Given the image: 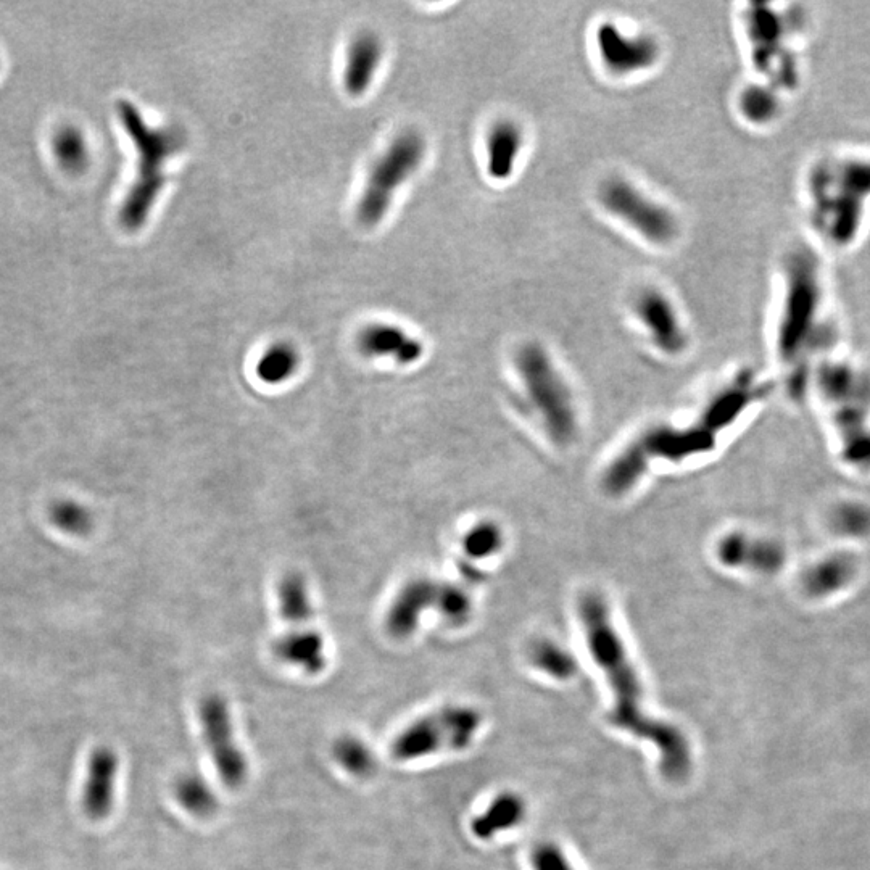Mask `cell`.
<instances>
[{
  "label": "cell",
  "mask_w": 870,
  "mask_h": 870,
  "mask_svg": "<svg viewBox=\"0 0 870 870\" xmlns=\"http://www.w3.org/2000/svg\"><path fill=\"white\" fill-rule=\"evenodd\" d=\"M716 558L725 568L774 574L785 563V551L772 540L732 532L717 542Z\"/></svg>",
  "instance_id": "8fae6325"
},
{
  "label": "cell",
  "mask_w": 870,
  "mask_h": 870,
  "mask_svg": "<svg viewBox=\"0 0 870 870\" xmlns=\"http://www.w3.org/2000/svg\"><path fill=\"white\" fill-rule=\"evenodd\" d=\"M532 666L556 680H568L577 674V661L571 651L547 638L532 643L527 651Z\"/></svg>",
  "instance_id": "44dd1931"
},
{
  "label": "cell",
  "mask_w": 870,
  "mask_h": 870,
  "mask_svg": "<svg viewBox=\"0 0 870 870\" xmlns=\"http://www.w3.org/2000/svg\"><path fill=\"white\" fill-rule=\"evenodd\" d=\"M300 352L289 342H276L266 348L257 363V376L268 386H281L299 371Z\"/></svg>",
  "instance_id": "ffe728a7"
},
{
  "label": "cell",
  "mask_w": 870,
  "mask_h": 870,
  "mask_svg": "<svg viewBox=\"0 0 870 870\" xmlns=\"http://www.w3.org/2000/svg\"><path fill=\"white\" fill-rule=\"evenodd\" d=\"M116 772L118 756L110 748H99L92 753L87 766L83 806L87 816L94 821H102L112 811Z\"/></svg>",
  "instance_id": "5bb4252c"
},
{
  "label": "cell",
  "mask_w": 870,
  "mask_h": 870,
  "mask_svg": "<svg viewBox=\"0 0 870 870\" xmlns=\"http://www.w3.org/2000/svg\"><path fill=\"white\" fill-rule=\"evenodd\" d=\"M481 724L482 716L477 709L445 706L406 725L392 742L390 753L397 761L408 763L440 751L466 750Z\"/></svg>",
  "instance_id": "277c9868"
},
{
  "label": "cell",
  "mask_w": 870,
  "mask_h": 870,
  "mask_svg": "<svg viewBox=\"0 0 870 870\" xmlns=\"http://www.w3.org/2000/svg\"><path fill=\"white\" fill-rule=\"evenodd\" d=\"M382 60V42L373 33H361L348 47L344 70L345 91L352 97H360L373 83Z\"/></svg>",
  "instance_id": "e0dca14e"
},
{
  "label": "cell",
  "mask_w": 870,
  "mask_h": 870,
  "mask_svg": "<svg viewBox=\"0 0 870 870\" xmlns=\"http://www.w3.org/2000/svg\"><path fill=\"white\" fill-rule=\"evenodd\" d=\"M595 46L603 67L616 76L650 70L661 57V47L653 36L626 33L611 21L598 26Z\"/></svg>",
  "instance_id": "9c48e42d"
},
{
  "label": "cell",
  "mask_w": 870,
  "mask_h": 870,
  "mask_svg": "<svg viewBox=\"0 0 870 870\" xmlns=\"http://www.w3.org/2000/svg\"><path fill=\"white\" fill-rule=\"evenodd\" d=\"M176 798L179 803L191 812L192 816L207 819L212 817L218 811V800H216L215 792L205 780L200 779L197 775H184L183 779H179L174 788Z\"/></svg>",
  "instance_id": "603a6c76"
},
{
  "label": "cell",
  "mask_w": 870,
  "mask_h": 870,
  "mask_svg": "<svg viewBox=\"0 0 870 870\" xmlns=\"http://www.w3.org/2000/svg\"><path fill=\"white\" fill-rule=\"evenodd\" d=\"M526 817V803L514 793H502L493 798L481 816L474 817L471 830L481 840H490L497 833L514 829Z\"/></svg>",
  "instance_id": "ac0fdd59"
},
{
  "label": "cell",
  "mask_w": 870,
  "mask_h": 870,
  "mask_svg": "<svg viewBox=\"0 0 870 870\" xmlns=\"http://www.w3.org/2000/svg\"><path fill=\"white\" fill-rule=\"evenodd\" d=\"M503 543H505V535L495 522H479L464 534V555L471 560H487L502 550Z\"/></svg>",
  "instance_id": "4316f807"
},
{
  "label": "cell",
  "mask_w": 870,
  "mask_h": 870,
  "mask_svg": "<svg viewBox=\"0 0 870 870\" xmlns=\"http://www.w3.org/2000/svg\"><path fill=\"white\" fill-rule=\"evenodd\" d=\"M577 616L590 656L600 667L613 693L609 721L618 729L647 740L659 753V769L671 782H682L692 771V748L684 732L647 713L642 680L624 638L614 624L608 601L587 592L577 601Z\"/></svg>",
  "instance_id": "6da1fadb"
},
{
  "label": "cell",
  "mask_w": 870,
  "mask_h": 870,
  "mask_svg": "<svg viewBox=\"0 0 870 870\" xmlns=\"http://www.w3.org/2000/svg\"><path fill=\"white\" fill-rule=\"evenodd\" d=\"M332 753H334L337 763L344 767L348 774L366 779L376 772L377 761L373 750L358 737H353V735L340 737L334 743Z\"/></svg>",
  "instance_id": "cb8c5ba5"
},
{
  "label": "cell",
  "mask_w": 870,
  "mask_h": 870,
  "mask_svg": "<svg viewBox=\"0 0 870 870\" xmlns=\"http://www.w3.org/2000/svg\"><path fill=\"white\" fill-rule=\"evenodd\" d=\"M358 350L368 358H392L400 366L418 363L424 345L394 324H369L358 334Z\"/></svg>",
  "instance_id": "4fadbf2b"
},
{
  "label": "cell",
  "mask_w": 870,
  "mask_h": 870,
  "mask_svg": "<svg viewBox=\"0 0 870 870\" xmlns=\"http://www.w3.org/2000/svg\"><path fill=\"white\" fill-rule=\"evenodd\" d=\"M120 116L126 133L131 136L139 152V170L131 187L121 221L128 229H139L149 218L158 195L166 184L165 165L184 147V137L176 128H150L131 102H121Z\"/></svg>",
  "instance_id": "7a4b0ae2"
},
{
  "label": "cell",
  "mask_w": 870,
  "mask_h": 870,
  "mask_svg": "<svg viewBox=\"0 0 870 870\" xmlns=\"http://www.w3.org/2000/svg\"><path fill=\"white\" fill-rule=\"evenodd\" d=\"M526 402L539 416L543 429L556 444L566 445L576 439L579 429L576 403L571 389L539 344H526L514 357Z\"/></svg>",
  "instance_id": "3957f363"
},
{
  "label": "cell",
  "mask_w": 870,
  "mask_h": 870,
  "mask_svg": "<svg viewBox=\"0 0 870 870\" xmlns=\"http://www.w3.org/2000/svg\"><path fill=\"white\" fill-rule=\"evenodd\" d=\"M426 142L415 131L400 134L369 171L363 195L357 207V220L365 228H374L389 212L398 187L416 173L423 162Z\"/></svg>",
  "instance_id": "5b68a950"
},
{
  "label": "cell",
  "mask_w": 870,
  "mask_h": 870,
  "mask_svg": "<svg viewBox=\"0 0 870 870\" xmlns=\"http://www.w3.org/2000/svg\"><path fill=\"white\" fill-rule=\"evenodd\" d=\"M743 115L754 123H764L775 113V99L763 87H750L740 100Z\"/></svg>",
  "instance_id": "f1b7e54d"
},
{
  "label": "cell",
  "mask_w": 870,
  "mask_h": 870,
  "mask_svg": "<svg viewBox=\"0 0 870 870\" xmlns=\"http://www.w3.org/2000/svg\"><path fill=\"white\" fill-rule=\"evenodd\" d=\"M199 719L203 742L220 779L232 790L244 787L249 780V759L237 742L231 711L223 696H203Z\"/></svg>",
  "instance_id": "52a82bcc"
},
{
  "label": "cell",
  "mask_w": 870,
  "mask_h": 870,
  "mask_svg": "<svg viewBox=\"0 0 870 870\" xmlns=\"http://www.w3.org/2000/svg\"><path fill=\"white\" fill-rule=\"evenodd\" d=\"M598 200L609 215L650 244H671L679 236L676 215L627 179L605 181L598 191Z\"/></svg>",
  "instance_id": "8992f818"
},
{
  "label": "cell",
  "mask_w": 870,
  "mask_h": 870,
  "mask_svg": "<svg viewBox=\"0 0 870 870\" xmlns=\"http://www.w3.org/2000/svg\"><path fill=\"white\" fill-rule=\"evenodd\" d=\"M434 609L445 621L453 626H461L471 618L473 601L458 585L439 582Z\"/></svg>",
  "instance_id": "83f0119b"
},
{
  "label": "cell",
  "mask_w": 870,
  "mask_h": 870,
  "mask_svg": "<svg viewBox=\"0 0 870 870\" xmlns=\"http://www.w3.org/2000/svg\"><path fill=\"white\" fill-rule=\"evenodd\" d=\"M437 585L432 579L408 582L392 601L386 614V627L392 637L403 640L415 634L423 614L434 609Z\"/></svg>",
  "instance_id": "7c38bea8"
},
{
  "label": "cell",
  "mask_w": 870,
  "mask_h": 870,
  "mask_svg": "<svg viewBox=\"0 0 870 870\" xmlns=\"http://www.w3.org/2000/svg\"><path fill=\"white\" fill-rule=\"evenodd\" d=\"M274 653L289 666L310 676H318L328 666V651L323 634L315 629L297 627L278 638Z\"/></svg>",
  "instance_id": "9a60e30c"
},
{
  "label": "cell",
  "mask_w": 870,
  "mask_h": 870,
  "mask_svg": "<svg viewBox=\"0 0 870 870\" xmlns=\"http://www.w3.org/2000/svg\"><path fill=\"white\" fill-rule=\"evenodd\" d=\"M816 279L796 255L790 268L785 307L779 329V350L785 360H792L803 350L808 329L816 315Z\"/></svg>",
  "instance_id": "ba28073f"
},
{
  "label": "cell",
  "mask_w": 870,
  "mask_h": 870,
  "mask_svg": "<svg viewBox=\"0 0 870 870\" xmlns=\"http://www.w3.org/2000/svg\"><path fill=\"white\" fill-rule=\"evenodd\" d=\"M54 154L63 171L83 173L89 165V144L83 131L73 125L58 129L54 136Z\"/></svg>",
  "instance_id": "7402d4cb"
},
{
  "label": "cell",
  "mask_w": 870,
  "mask_h": 870,
  "mask_svg": "<svg viewBox=\"0 0 870 870\" xmlns=\"http://www.w3.org/2000/svg\"><path fill=\"white\" fill-rule=\"evenodd\" d=\"M524 149V133L513 120L493 123L485 137L487 173L495 181H506L513 176Z\"/></svg>",
  "instance_id": "2e32d148"
},
{
  "label": "cell",
  "mask_w": 870,
  "mask_h": 870,
  "mask_svg": "<svg viewBox=\"0 0 870 870\" xmlns=\"http://www.w3.org/2000/svg\"><path fill=\"white\" fill-rule=\"evenodd\" d=\"M49 519L58 531L75 537H86L94 529V516L86 506L75 500H57L49 506Z\"/></svg>",
  "instance_id": "484cf974"
},
{
  "label": "cell",
  "mask_w": 870,
  "mask_h": 870,
  "mask_svg": "<svg viewBox=\"0 0 870 870\" xmlns=\"http://www.w3.org/2000/svg\"><path fill=\"white\" fill-rule=\"evenodd\" d=\"M278 605L282 619L289 622L294 629L307 626L313 619L315 608L310 587L302 574L289 572L282 577L278 585Z\"/></svg>",
  "instance_id": "d6986e66"
},
{
  "label": "cell",
  "mask_w": 870,
  "mask_h": 870,
  "mask_svg": "<svg viewBox=\"0 0 870 870\" xmlns=\"http://www.w3.org/2000/svg\"><path fill=\"white\" fill-rule=\"evenodd\" d=\"M635 316L647 329L653 344L666 355H679L687 347V332L677 308L661 290L645 289L634 303Z\"/></svg>",
  "instance_id": "30bf717a"
},
{
  "label": "cell",
  "mask_w": 870,
  "mask_h": 870,
  "mask_svg": "<svg viewBox=\"0 0 870 870\" xmlns=\"http://www.w3.org/2000/svg\"><path fill=\"white\" fill-rule=\"evenodd\" d=\"M853 574V564L848 558H830L817 564L804 577L809 592L816 595L840 590L850 582Z\"/></svg>",
  "instance_id": "d4e9b609"
},
{
  "label": "cell",
  "mask_w": 870,
  "mask_h": 870,
  "mask_svg": "<svg viewBox=\"0 0 870 870\" xmlns=\"http://www.w3.org/2000/svg\"><path fill=\"white\" fill-rule=\"evenodd\" d=\"M531 864L534 870H576L560 846L553 843H540L535 846L531 854Z\"/></svg>",
  "instance_id": "f546056e"
}]
</instances>
